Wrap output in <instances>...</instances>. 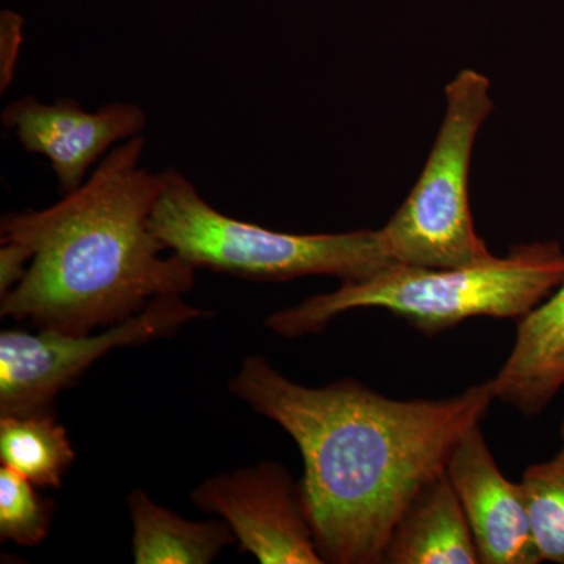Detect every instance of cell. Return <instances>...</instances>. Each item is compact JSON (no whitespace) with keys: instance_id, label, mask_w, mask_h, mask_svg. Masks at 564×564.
Instances as JSON below:
<instances>
[{"instance_id":"3957f363","label":"cell","mask_w":564,"mask_h":564,"mask_svg":"<svg viewBox=\"0 0 564 564\" xmlns=\"http://www.w3.org/2000/svg\"><path fill=\"white\" fill-rule=\"evenodd\" d=\"M564 280V250L556 242L516 245L503 258L452 269L392 263L372 276L278 311L267 326L280 336L322 333L337 315L380 307L423 334H437L474 317L521 321Z\"/></svg>"},{"instance_id":"52a82bcc","label":"cell","mask_w":564,"mask_h":564,"mask_svg":"<svg viewBox=\"0 0 564 564\" xmlns=\"http://www.w3.org/2000/svg\"><path fill=\"white\" fill-rule=\"evenodd\" d=\"M204 513L228 522L237 543L262 564H322L302 484L282 464L265 462L218 474L191 496Z\"/></svg>"},{"instance_id":"4fadbf2b","label":"cell","mask_w":564,"mask_h":564,"mask_svg":"<svg viewBox=\"0 0 564 564\" xmlns=\"http://www.w3.org/2000/svg\"><path fill=\"white\" fill-rule=\"evenodd\" d=\"M76 459L68 433L51 413L0 415V462L40 488H61Z\"/></svg>"},{"instance_id":"6da1fadb","label":"cell","mask_w":564,"mask_h":564,"mask_svg":"<svg viewBox=\"0 0 564 564\" xmlns=\"http://www.w3.org/2000/svg\"><path fill=\"white\" fill-rule=\"evenodd\" d=\"M231 392L302 452V491L323 562L380 564L392 529L455 445L484 421L492 380L448 399L393 400L358 381L306 388L250 356Z\"/></svg>"},{"instance_id":"9c48e42d","label":"cell","mask_w":564,"mask_h":564,"mask_svg":"<svg viewBox=\"0 0 564 564\" xmlns=\"http://www.w3.org/2000/svg\"><path fill=\"white\" fill-rule=\"evenodd\" d=\"M445 475L463 505L480 563H543L524 489L505 478L480 423L467 430L455 445Z\"/></svg>"},{"instance_id":"9a60e30c","label":"cell","mask_w":564,"mask_h":564,"mask_svg":"<svg viewBox=\"0 0 564 564\" xmlns=\"http://www.w3.org/2000/svg\"><path fill=\"white\" fill-rule=\"evenodd\" d=\"M55 505L10 467L0 469V538L22 547L39 545L50 532Z\"/></svg>"},{"instance_id":"ba28073f","label":"cell","mask_w":564,"mask_h":564,"mask_svg":"<svg viewBox=\"0 0 564 564\" xmlns=\"http://www.w3.org/2000/svg\"><path fill=\"white\" fill-rule=\"evenodd\" d=\"M0 120L22 150L50 161L63 195L80 188L93 166L117 144L143 135L148 126L147 113L137 104L109 102L87 111L76 99L43 102L33 95L10 102Z\"/></svg>"},{"instance_id":"7a4b0ae2","label":"cell","mask_w":564,"mask_h":564,"mask_svg":"<svg viewBox=\"0 0 564 564\" xmlns=\"http://www.w3.org/2000/svg\"><path fill=\"white\" fill-rule=\"evenodd\" d=\"M143 135L117 144L76 192L46 209L10 212L0 242L32 254L24 280L0 296V315L36 328L85 334L117 325L162 295L195 288L196 269L151 228L165 170L140 165Z\"/></svg>"},{"instance_id":"8fae6325","label":"cell","mask_w":564,"mask_h":564,"mask_svg":"<svg viewBox=\"0 0 564 564\" xmlns=\"http://www.w3.org/2000/svg\"><path fill=\"white\" fill-rule=\"evenodd\" d=\"M386 564L480 563L473 530L445 473L404 508L386 544Z\"/></svg>"},{"instance_id":"8992f818","label":"cell","mask_w":564,"mask_h":564,"mask_svg":"<svg viewBox=\"0 0 564 564\" xmlns=\"http://www.w3.org/2000/svg\"><path fill=\"white\" fill-rule=\"evenodd\" d=\"M206 315L182 295H162L101 334L6 329L0 334V415L51 413L55 397L107 352L172 336Z\"/></svg>"},{"instance_id":"e0dca14e","label":"cell","mask_w":564,"mask_h":564,"mask_svg":"<svg viewBox=\"0 0 564 564\" xmlns=\"http://www.w3.org/2000/svg\"><path fill=\"white\" fill-rule=\"evenodd\" d=\"M0 296L13 291L31 265L32 254L28 248L14 242H0Z\"/></svg>"},{"instance_id":"277c9868","label":"cell","mask_w":564,"mask_h":564,"mask_svg":"<svg viewBox=\"0 0 564 564\" xmlns=\"http://www.w3.org/2000/svg\"><path fill=\"white\" fill-rule=\"evenodd\" d=\"M165 187L151 228L166 250L198 269L252 281H289L326 274L364 280L395 263L380 229L340 234H288L240 221L215 209L180 172L165 169Z\"/></svg>"},{"instance_id":"30bf717a","label":"cell","mask_w":564,"mask_h":564,"mask_svg":"<svg viewBox=\"0 0 564 564\" xmlns=\"http://www.w3.org/2000/svg\"><path fill=\"white\" fill-rule=\"evenodd\" d=\"M496 400L533 417L564 389V280L518 321L513 350L492 378Z\"/></svg>"},{"instance_id":"5b68a950","label":"cell","mask_w":564,"mask_h":564,"mask_svg":"<svg viewBox=\"0 0 564 564\" xmlns=\"http://www.w3.org/2000/svg\"><path fill=\"white\" fill-rule=\"evenodd\" d=\"M491 82L463 69L445 88V113L413 191L380 229L395 263L452 269L496 258L475 231L469 172L475 139L494 109Z\"/></svg>"},{"instance_id":"5bb4252c","label":"cell","mask_w":564,"mask_h":564,"mask_svg":"<svg viewBox=\"0 0 564 564\" xmlns=\"http://www.w3.org/2000/svg\"><path fill=\"white\" fill-rule=\"evenodd\" d=\"M560 451L549 462L527 467L519 481L543 562L564 564V415Z\"/></svg>"},{"instance_id":"2e32d148","label":"cell","mask_w":564,"mask_h":564,"mask_svg":"<svg viewBox=\"0 0 564 564\" xmlns=\"http://www.w3.org/2000/svg\"><path fill=\"white\" fill-rule=\"evenodd\" d=\"M24 18L13 10L0 11V93L9 90L24 41Z\"/></svg>"},{"instance_id":"7c38bea8","label":"cell","mask_w":564,"mask_h":564,"mask_svg":"<svg viewBox=\"0 0 564 564\" xmlns=\"http://www.w3.org/2000/svg\"><path fill=\"white\" fill-rule=\"evenodd\" d=\"M132 556L137 564H209L237 543L228 522L181 518L135 489L128 497Z\"/></svg>"}]
</instances>
